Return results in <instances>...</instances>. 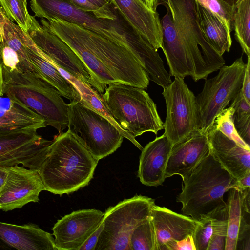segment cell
I'll return each mask as SVG.
<instances>
[{"label": "cell", "mask_w": 250, "mask_h": 250, "mask_svg": "<svg viewBox=\"0 0 250 250\" xmlns=\"http://www.w3.org/2000/svg\"><path fill=\"white\" fill-rule=\"evenodd\" d=\"M167 13L161 20L163 32L162 50L166 56L171 76L184 78L190 76L195 82L196 77L182 41L174 26L168 7Z\"/></svg>", "instance_id": "22"}, {"label": "cell", "mask_w": 250, "mask_h": 250, "mask_svg": "<svg viewBox=\"0 0 250 250\" xmlns=\"http://www.w3.org/2000/svg\"></svg>", "instance_id": "48"}, {"label": "cell", "mask_w": 250, "mask_h": 250, "mask_svg": "<svg viewBox=\"0 0 250 250\" xmlns=\"http://www.w3.org/2000/svg\"><path fill=\"white\" fill-rule=\"evenodd\" d=\"M104 212L77 210L58 220L52 229L58 250H79L103 221Z\"/></svg>", "instance_id": "14"}, {"label": "cell", "mask_w": 250, "mask_h": 250, "mask_svg": "<svg viewBox=\"0 0 250 250\" xmlns=\"http://www.w3.org/2000/svg\"><path fill=\"white\" fill-rule=\"evenodd\" d=\"M237 185L238 188L241 190L250 188V173L237 180Z\"/></svg>", "instance_id": "43"}, {"label": "cell", "mask_w": 250, "mask_h": 250, "mask_svg": "<svg viewBox=\"0 0 250 250\" xmlns=\"http://www.w3.org/2000/svg\"><path fill=\"white\" fill-rule=\"evenodd\" d=\"M151 219L155 231L157 250H165L167 244L172 241L193 235L199 222L190 216L155 204L152 208Z\"/></svg>", "instance_id": "20"}, {"label": "cell", "mask_w": 250, "mask_h": 250, "mask_svg": "<svg viewBox=\"0 0 250 250\" xmlns=\"http://www.w3.org/2000/svg\"><path fill=\"white\" fill-rule=\"evenodd\" d=\"M136 33L156 50L162 49L163 32L159 14L140 0H109Z\"/></svg>", "instance_id": "17"}, {"label": "cell", "mask_w": 250, "mask_h": 250, "mask_svg": "<svg viewBox=\"0 0 250 250\" xmlns=\"http://www.w3.org/2000/svg\"><path fill=\"white\" fill-rule=\"evenodd\" d=\"M165 250H196L193 236L188 235L180 240H174L169 243Z\"/></svg>", "instance_id": "38"}, {"label": "cell", "mask_w": 250, "mask_h": 250, "mask_svg": "<svg viewBox=\"0 0 250 250\" xmlns=\"http://www.w3.org/2000/svg\"><path fill=\"white\" fill-rule=\"evenodd\" d=\"M231 106L233 108V116L241 117L250 115V103L248 102L240 91L232 101Z\"/></svg>", "instance_id": "37"}, {"label": "cell", "mask_w": 250, "mask_h": 250, "mask_svg": "<svg viewBox=\"0 0 250 250\" xmlns=\"http://www.w3.org/2000/svg\"><path fill=\"white\" fill-rule=\"evenodd\" d=\"M250 0H238L234 5L233 30L243 52L250 56Z\"/></svg>", "instance_id": "28"}, {"label": "cell", "mask_w": 250, "mask_h": 250, "mask_svg": "<svg viewBox=\"0 0 250 250\" xmlns=\"http://www.w3.org/2000/svg\"><path fill=\"white\" fill-rule=\"evenodd\" d=\"M0 96H4L3 93V75L2 65L0 67Z\"/></svg>", "instance_id": "45"}, {"label": "cell", "mask_w": 250, "mask_h": 250, "mask_svg": "<svg viewBox=\"0 0 250 250\" xmlns=\"http://www.w3.org/2000/svg\"><path fill=\"white\" fill-rule=\"evenodd\" d=\"M24 2H26L27 3V0H23Z\"/></svg>", "instance_id": "47"}, {"label": "cell", "mask_w": 250, "mask_h": 250, "mask_svg": "<svg viewBox=\"0 0 250 250\" xmlns=\"http://www.w3.org/2000/svg\"><path fill=\"white\" fill-rule=\"evenodd\" d=\"M202 31L209 44L221 56L229 52L232 44L231 33L212 14L198 4Z\"/></svg>", "instance_id": "27"}, {"label": "cell", "mask_w": 250, "mask_h": 250, "mask_svg": "<svg viewBox=\"0 0 250 250\" xmlns=\"http://www.w3.org/2000/svg\"><path fill=\"white\" fill-rule=\"evenodd\" d=\"M229 4L234 6L238 0H223Z\"/></svg>", "instance_id": "46"}, {"label": "cell", "mask_w": 250, "mask_h": 250, "mask_svg": "<svg viewBox=\"0 0 250 250\" xmlns=\"http://www.w3.org/2000/svg\"><path fill=\"white\" fill-rule=\"evenodd\" d=\"M184 79L175 77L162 92L167 110L164 134L172 146L200 129L196 97Z\"/></svg>", "instance_id": "11"}, {"label": "cell", "mask_w": 250, "mask_h": 250, "mask_svg": "<svg viewBox=\"0 0 250 250\" xmlns=\"http://www.w3.org/2000/svg\"><path fill=\"white\" fill-rule=\"evenodd\" d=\"M42 26L65 42L105 89L118 82L144 89L150 78L125 46L75 24L58 19H41Z\"/></svg>", "instance_id": "1"}, {"label": "cell", "mask_w": 250, "mask_h": 250, "mask_svg": "<svg viewBox=\"0 0 250 250\" xmlns=\"http://www.w3.org/2000/svg\"><path fill=\"white\" fill-rule=\"evenodd\" d=\"M154 204L153 199L136 195L108 208L95 250H130L129 239L133 231L150 218Z\"/></svg>", "instance_id": "9"}, {"label": "cell", "mask_w": 250, "mask_h": 250, "mask_svg": "<svg viewBox=\"0 0 250 250\" xmlns=\"http://www.w3.org/2000/svg\"><path fill=\"white\" fill-rule=\"evenodd\" d=\"M47 126L45 121L22 103L0 96V131H37Z\"/></svg>", "instance_id": "24"}, {"label": "cell", "mask_w": 250, "mask_h": 250, "mask_svg": "<svg viewBox=\"0 0 250 250\" xmlns=\"http://www.w3.org/2000/svg\"><path fill=\"white\" fill-rule=\"evenodd\" d=\"M172 21L194 69L196 81L206 79L225 64L206 39L200 27L198 3L195 0H166Z\"/></svg>", "instance_id": "6"}, {"label": "cell", "mask_w": 250, "mask_h": 250, "mask_svg": "<svg viewBox=\"0 0 250 250\" xmlns=\"http://www.w3.org/2000/svg\"><path fill=\"white\" fill-rule=\"evenodd\" d=\"M68 131L96 159L113 153L124 138L108 120L77 101L68 107Z\"/></svg>", "instance_id": "8"}, {"label": "cell", "mask_w": 250, "mask_h": 250, "mask_svg": "<svg viewBox=\"0 0 250 250\" xmlns=\"http://www.w3.org/2000/svg\"><path fill=\"white\" fill-rule=\"evenodd\" d=\"M52 141L39 169L45 190L62 195L88 185L99 160L68 130Z\"/></svg>", "instance_id": "2"}, {"label": "cell", "mask_w": 250, "mask_h": 250, "mask_svg": "<svg viewBox=\"0 0 250 250\" xmlns=\"http://www.w3.org/2000/svg\"><path fill=\"white\" fill-rule=\"evenodd\" d=\"M87 0L98 7L102 12L106 19L115 20L122 17L109 0Z\"/></svg>", "instance_id": "36"}, {"label": "cell", "mask_w": 250, "mask_h": 250, "mask_svg": "<svg viewBox=\"0 0 250 250\" xmlns=\"http://www.w3.org/2000/svg\"><path fill=\"white\" fill-rule=\"evenodd\" d=\"M247 58L241 92L247 101L250 103V56Z\"/></svg>", "instance_id": "40"}, {"label": "cell", "mask_w": 250, "mask_h": 250, "mask_svg": "<svg viewBox=\"0 0 250 250\" xmlns=\"http://www.w3.org/2000/svg\"><path fill=\"white\" fill-rule=\"evenodd\" d=\"M210 152L235 179L238 180L250 173V150L228 138L214 125L207 131Z\"/></svg>", "instance_id": "18"}, {"label": "cell", "mask_w": 250, "mask_h": 250, "mask_svg": "<svg viewBox=\"0 0 250 250\" xmlns=\"http://www.w3.org/2000/svg\"><path fill=\"white\" fill-rule=\"evenodd\" d=\"M246 66L241 57L230 65H223L215 77L205 79L202 91L196 97L200 130L207 132L216 117L239 93Z\"/></svg>", "instance_id": "10"}, {"label": "cell", "mask_w": 250, "mask_h": 250, "mask_svg": "<svg viewBox=\"0 0 250 250\" xmlns=\"http://www.w3.org/2000/svg\"><path fill=\"white\" fill-rule=\"evenodd\" d=\"M172 145L164 134L149 142L142 149L138 177L144 185H162L165 181V169Z\"/></svg>", "instance_id": "21"}, {"label": "cell", "mask_w": 250, "mask_h": 250, "mask_svg": "<svg viewBox=\"0 0 250 250\" xmlns=\"http://www.w3.org/2000/svg\"><path fill=\"white\" fill-rule=\"evenodd\" d=\"M233 108L230 106L225 108L216 117L213 125L228 138L234 141L241 147L250 150V146L248 145L239 136L233 124Z\"/></svg>", "instance_id": "32"}, {"label": "cell", "mask_w": 250, "mask_h": 250, "mask_svg": "<svg viewBox=\"0 0 250 250\" xmlns=\"http://www.w3.org/2000/svg\"><path fill=\"white\" fill-rule=\"evenodd\" d=\"M250 115L233 117L235 128L241 138L250 146Z\"/></svg>", "instance_id": "35"}, {"label": "cell", "mask_w": 250, "mask_h": 250, "mask_svg": "<svg viewBox=\"0 0 250 250\" xmlns=\"http://www.w3.org/2000/svg\"><path fill=\"white\" fill-rule=\"evenodd\" d=\"M27 55L33 72L54 87L61 96L80 102L81 97L77 88L52 64L42 58L39 48L31 39L28 44Z\"/></svg>", "instance_id": "25"}, {"label": "cell", "mask_w": 250, "mask_h": 250, "mask_svg": "<svg viewBox=\"0 0 250 250\" xmlns=\"http://www.w3.org/2000/svg\"><path fill=\"white\" fill-rule=\"evenodd\" d=\"M104 92L100 95L112 117L133 137L146 132L157 135L164 129L156 105L144 89L115 82Z\"/></svg>", "instance_id": "5"}, {"label": "cell", "mask_w": 250, "mask_h": 250, "mask_svg": "<svg viewBox=\"0 0 250 250\" xmlns=\"http://www.w3.org/2000/svg\"><path fill=\"white\" fill-rule=\"evenodd\" d=\"M58 250L52 235L32 223L17 225L0 222V250Z\"/></svg>", "instance_id": "19"}, {"label": "cell", "mask_w": 250, "mask_h": 250, "mask_svg": "<svg viewBox=\"0 0 250 250\" xmlns=\"http://www.w3.org/2000/svg\"><path fill=\"white\" fill-rule=\"evenodd\" d=\"M130 250H157L154 227L150 218L137 226L129 239Z\"/></svg>", "instance_id": "30"}, {"label": "cell", "mask_w": 250, "mask_h": 250, "mask_svg": "<svg viewBox=\"0 0 250 250\" xmlns=\"http://www.w3.org/2000/svg\"><path fill=\"white\" fill-rule=\"evenodd\" d=\"M104 227V222H102L98 228L90 236L79 250H95L99 237Z\"/></svg>", "instance_id": "41"}, {"label": "cell", "mask_w": 250, "mask_h": 250, "mask_svg": "<svg viewBox=\"0 0 250 250\" xmlns=\"http://www.w3.org/2000/svg\"><path fill=\"white\" fill-rule=\"evenodd\" d=\"M209 153L207 132L200 129L193 132L172 146L165 169V178L179 175L183 179Z\"/></svg>", "instance_id": "16"}, {"label": "cell", "mask_w": 250, "mask_h": 250, "mask_svg": "<svg viewBox=\"0 0 250 250\" xmlns=\"http://www.w3.org/2000/svg\"><path fill=\"white\" fill-rule=\"evenodd\" d=\"M52 141L36 130L0 131V166L22 164L39 170Z\"/></svg>", "instance_id": "13"}, {"label": "cell", "mask_w": 250, "mask_h": 250, "mask_svg": "<svg viewBox=\"0 0 250 250\" xmlns=\"http://www.w3.org/2000/svg\"><path fill=\"white\" fill-rule=\"evenodd\" d=\"M213 217L199 221L193 234L196 250H207L212 231Z\"/></svg>", "instance_id": "34"}, {"label": "cell", "mask_w": 250, "mask_h": 250, "mask_svg": "<svg viewBox=\"0 0 250 250\" xmlns=\"http://www.w3.org/2000/svg\"><path fill=\"white\" fill-rule=\"evenodd\" d=\"M28 34L42 58L86 83L100 94L104 93L105 89L78 55L60 37L40 25L35 18Z\"/></svg>", "instance_id": "12"}, {"label": "cell", "mask_w": 250, "mask_h": 250, "mask_svg": "<svg viewBox=\"0 0 250 250\" xmlns=\"http://www.w3.org/2000/svg\"><path fill=\"white\" fill-rule=\"evenodd\" d=\"M51 64L77 88L81 97V99L79 102L104 117L117 128L124 138L129 140L139 149H142L143 147L135 138L122 129L116 123L106 106L100 94L97 91L57 65Z\"/></svg>", "instance_id": "26"}, {"label": "cell", "mask_w": 250, "mask_h": 250, "mask_svg": "<svg viewBox=\"0 0 250 250\" xmlns=\"http://www.w3.org/2000/svg\"><path fill=\"white\" fill-rule=\"evenodd\" d=\"M183 180L176 201L183 214L200 221L215 217L226 207L224 196L238 188L237 180L224 169L210 153Z\"/></svg>", "instance_id": "3"}, {"label": "cell", "mask_w": 250, "mask_h": 250, "mask_svg": "<svg viewBox=\"0 0 250 250\" xmlns=\"http://www.w3.org/2000/svg\"><path fill=\"white\" fill-rule=\"evenodd\" d=\"M147 8L153 11H157V8L160 3H162L163 0H140Z\"/></svg>", "instance_id": "44"}, {"label": "cell", "mask_w": 250, "mask_h": 250, "mask_svg": "<svg viewBox=\"0 0 250 250\" xmlns=\"http://www.w3.org/2000/svg\"><path fill=\"white\" fill-rule=\"evenodd\" d=\"M216 17L231 33L233 30L234 6L223 0H195Z\"/></svg>", "instance_id": "31"}, {"label": "cell", "mask_w": 250, "mask_h": 250, "mask_svg": "<svg viewBox=\"0 0 250 250\" xmlns=\"http://www.w3.org/2000/svg\"><path fill=\"white\" fill-rule=\"evenodd\" d=\"M45 190L39 170L18 165L9 167L8 175L0 194V210L7 212L21 208L30 202H38Z\"/></svg>", "instance_id": "15"}, {"label": "cell", "mask_w": 250, "mask_h": 250, "mask_svg": "<svg viewBox=\"0 0 250 250\" xmlns=\"http://www.w3.org/2000/svg\"><path fill=\"white\" fill-rule=\"evenodd\" d=\"M4 96L24 104L59 134L68 126V107L57 89L34 72L11 70L2 65Z\"/></svg>", "instance_id": "4"}, {"label": "cell", "mask_w": 250, "mask_h": 250, "mask_svg": "<svg viewBox=\"0 0 250 250\" xmlns=\"http://www.w3.org/2000/svg\"><path fill=\"white\" fill-rule=\"evenodd\" d=\"M226 207L212 219V231L207 250H225L227 234Z\"/></svg>", "instance_id": "33"}, {"label": "cell", "mask_w": 250, "mask_h": 250, "mask_svg": "<svg viewBox=\"0 0 250 250\" xmlns=\"http://www.w3.org/2000/svg\"><path fill=\"white\" fill-rule=\"evenodd\" d=\"M34 16L49 19H58L96 32L120 44L132 53L143 41L121 17L117 20L97 17L92 12L81 10L68 0H30Z\"/></svg>", "instance_id": "7"}, {"label": "cell", "mask_w": 250, "mask_h": 250, "mask_svg": "<svg viewBox=\"0 0 250 250\" xmlns=\"http://www.w3.org/2000/svg\"><path fill=\"white\" fill-rule=\"evenodd\" d=\"M9 170V167L0 166V194L5 186Z\"/></svg>", "instance_id": "42"}, {"label": "cell", "mask_w": 250, "mask_h": 250, "mask_svg": "<svg viewBox=\"0 0 250 250\" xmlns=\"http://www.w3.org/2000/svg\"><path fill=\"white\" fill-rule=\"evenodd\" d=\"M78 8L86 12H92L97 17L105 19L102 12L87 0H68Z\"/></svg>", "instance_id": "39"}, {"label": "cell", "mask_w": 250, "mask_h": 250, "mask_svg": "<svg viewBox=\"0 0 250 250\" xmlns=\"http://www.w3.org/2000/svg\"><path fill=\"white\" fill-rule=\"evenodd\" d=\"M229 192L226 206L228 228L225 250H236L240 242L249 236L250 212L244 203L242 190L232 188Z\"/></svg>", "instance_id": "23"}, {"label": "cell", "mask_w": 250, "mask_h": 250, "mask_svg": "<svg viewBox=\"0 0 250 250\" xmlns=\"http://www.w3.org/2000/svg\"><path fill=\"white\" fill-rule=\"evenodd\" d=\"M0 6L7 17L28 33L35 16L28 12L27 3L23 0H0Z\"/></svg>", "instance_id": "29"}]
</instances>
